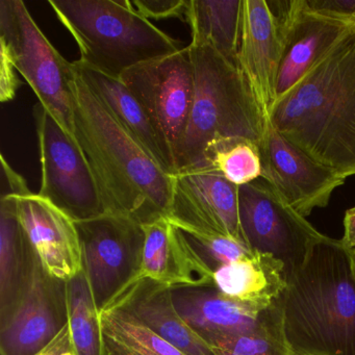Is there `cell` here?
<instances>
[{
    "label": "cell",
    "mask_w": 355,
    "mask_h": 355,
    "mask_svg": "<svg viewBox=\"0 0 355 355\" xmlns=\"http://www.w3.org/2000/svg\"><path fill=\"white\" fill-rule=\"evenodd\" d=\"M268 117L309 159L355 176V26L276 101Z\"/></svg>",
    "instance_id": "1"
},
{
    "label": "cell",
    "mask_w": 355,
    "mask_h": 355,
    "mask_svg": "<svg viewBox=\"0 0 355 355\" xmlns=\"http://www.w3.org/2000/svg\"><path fill=\"white\" fill-rule=\"evenodd\" d=\"M72 91L74 136L92 170L105 214L141 225L167 218L173 175L126 132L76 69Z\"/></svg>",
    "instance_id": "2"
},
{
    "label": "cell",
    "mask_w": 355,
    "mask_h": 355,
    "mask_svg": "<svg viewBox=\"0 0 355 355\" xmlns=\"http://www.w3.org/2000/svg\"><path fill=\"white\" fill-rule=\"evenodd\" d=\"M284 331L296 355H355V277L350 251L325 236L286 276Z\"/></svg>",
    "instance_id": "3"
},
{
    "label": "cell",
    "mask_w": 355,
    "mask_h": 355,
    "mask_svg": "<svg viewBox=\"0 0 355 355\" xmlns=\"http://www.w3.org/2000/svg\"><path fill=\"white\" fill-rule=\"evenodd\" d=\"M194 96L176 157L178 173L205 169L207 149L219 140L244 138L259 144L266 118L239 66L213 47L190 43Z\"/></svg>",
    "instance_id": "4"
},
{
    "label": "cell",
    "mask_w": 355,
    "mask_h": 355,
    "mask_svg": "<svg viewBox=\"0 0 355 355\" xmlns=\"http://www.w3.org/2000/svg\"><path fill=\"white\" fill-rule=\"evenodd\" d=\"M49 5L78 44L80 61L116 78L184 49L135 12L130 0H49Z\"/></svg>",
    "instance_id": "5"
},
{
    "label": "cell",
    "mask_w": 355,
    "mask_h": 355,
    "mask_svg": "<svg viewBox=\"0 0 355 355\" xmlns=\"http://www.w3.org/2000/svg\"><path fill=\"white\" fill-rule=\"evenodd\" d=\"M0 45L39 103L76 142L73 64L51 44L21 0H0Z\"/></svg>",
    "instance_id": "6"
},
{
    "label": "cell",
    "mask_w": 355,
    "mask_h": 355,
    "mask_svg": "<svg viewBox=\"0 0 355 355\" xmlns=\"http://www.w3.org/2000/svg\"><path fill=\"white\" fill-rule=\"evenodd\" d=\"M33 113L41 164L39 196L76 222L105 215L98 186L78 143L40 103Z\"/></svg>",
    "instance_id": "7"
},
{
    "label": "cell",
    "mask_w": 355,
    "mask_h": 355,
    "mask_svg": "<svg viewBox=\"0 0 355 355\" xmlns=\"http://www.w3.org/2000/svg\"><path fill=\"white\" fill-rule=\"evenodd\" d=\"M239 218L249 250L279 259L286 276L298 270L326 236L261 178L239 187Z\"/></svg>",
    "instance_id": "8"
},
{
    "label": "cell",
    "mask_w": 355,
    "mask_h": 355,
    "mask_svg": "<svg viewBox=\"0 0 355 355\" xmlns=\"http://www.w3.org/2000/svg\"><path fill=\"white\" fill-rule=\"evenodd\" d=\"M76 223L84 270L101 311L140 276L144 232L135 220L110 214Z\"/></svg>",
    "instance_id": "9"
},
{
    "label": "cell",
    "mask_w": 355,
    "mask_h": 355,
    "mask_svg": "<svg viewBox=\"0 0 355 355\" xmlns=\"http://www.w3.org/2000/svg\"><path fill=\"white\" fill-rule=\"evenodd\" d=\"M120 78L146 110L176 165L194 96L188 47L135 66Z\"/></svg>",
    "instance_id": "10"
},
{
    "label": "cell",
    "mask_w": 355,
    "mask_h": 355,
    "mask_svg": "<svg viewBox=\"0 0 355 355\" xmlns=\"http://www.w3.org/2000/svg\"><path fill=\"white\" fill-rule=\"evenodd\" d=\"M67 323V282L49 275L36 257L16 298L0 309V353L36 354Z\"/></svg>",
    "instance_id": "11"
},
{
    "label": "cell",
    "mask_w": 355,
    "mask_h": 355,
    "mask_svg": "<svg viewBox=\"0 0 355 355\" xmlns=\"http://www.w3.org/2000/svg\"><path fill=\"white\" fill-rule=\"evenodd\" d=\"M268 3L284 39V55L277 82L278 99L354 28L355 18L320 11L311 7L309 0H279Z\"/></svg>",
    "instance_id": "12"
},
{
    "label": "cell",
    "mask_w": 355,
    "mask_h": 355,
    "mask_svg": "<svg viewBox=\"0 0 355 355\" xmlns=\"http://www.w3.org/2000/svg\"><path fill=\"white\" fill-rule=\"evenodd\" d=\"M257 147L261 180L303 217L327 207L334 191L346 182L338 172L315 163L293 146L274 128L269 117Z\"/></svg>",
    "instance_id": "13"
},
{
    "label": "cell",
    "mask_w": 355,
    "mask_h": 355,
    "mask_svg": "<svg viewBox=\"0 0 355 355\" xmlns=\"http://www.w3.org/2000/svg\"><path fill=\"white\" fill-rule=\"evenodd\" d=\"M167 220L182 230L222 234L245 244L239 218V187L211 169L174 174Z\"/></svg>",
    "instance_id": "14"
},
{
    "label": "cell",
    "mask_w": 355,
    "mask_h": 355,
    "mask_svg": "<svg viewBox=\"0 0 355 355\" xmlns=\"http://www.w3.org/2000/svg\"><path fill=\"white\" fill-rule=\"evenodd\" d=\"M14 198L24 236L47 273L65 282L78 275L84 261L76 221L38 194Z\"/></svg>",
    "instance_id": "15"
},
{
    "label": "cell",
    "mask_w": 355,
    "mask_h": 355,
    "mask_svg": "<svg viewBox=\"0 0 355 355\" xmlns=\"http://www.w3.org/2000/svg\"><path fill=\"white\" fill-rule=\"evenodd\" d=\"M284 39L266 0H242L238 65L248 80L265 117L277 99Z\"/></svg>",
    "instance_id": "16"
},
{
    "label": "cell",
    "mask_w": 355,
    "mask_h": 355,
    "mask_svg": "<svg viewBox=\"0 0 355 355\" xmlns=\"http://www.w3.org/2000/svg\"><path fill=\"white\" fill-rule=\"evenodd\" d=\"M144 246L139 278L172 288L214 286V270L182 230L162 218L143 224Z\"/></svg>",
    "instance_id": "17"
},
{
    "label": "cell",
    "mask_w": 355,
    "mask_h": 355,
    "mask_svg": "<svg viewBox=\"0 0 355 355\" xmlns=\"http://www.w3.org/2000/svg\"><path fill=\"white\" fill-rule=\"evenodd\" d=\"M110 304L130 311L187 354L214 355L209 343L178 313L170 286L147 278H138L107 305Z\"/></svg>",
    "instance_id": "18"
},
{
    "label": "cell",
    "mask_w": 355,
    "mask_h": 355,
    "mask_svg": "<svg viewBox=\"0 0 355 355\" xmlns=\"http://www.w3.org/2000/svg\"><path fill=\"white\" fill-rule=\"evenodd\" d=\"M72 63L85 84L126 132L150 153L163 169L172 175L176 174L175 162L153 120L121 78L94 69L80 60Z\"/></svg>",
    "instance_id": "19"
},
{
    "label": "cell",
    "mask_w": 355,
    "mask_h": 355,
    "mask_svg": "<svg viewBox=\"0 0 355 355\" xmlns=\"http://www.w3.org/2000/svg\"><path fill=\"white\" fill-rule=\"evenodd\" d=\"M172 295L178 313L207 342L251 329L263 311L228 298L214 286L172 288Z\"/></svg>",
    "instance_id": "20"
},
{
    "label": "cell",
    "mask_w": 355,
    "mask_h": 355,
    "mask_svg": "<svg viewBox=\"0 0 355 355\" xmlns=\"http://www.w3.org/2000/svg\"><path fill=\"white\" fill-rule=\"evenodd\" d=\"M214 286L228 298L265 311L286 290V268L272 255L250 251L215 270Z\"/></svg>",
    "instance_id": "21"
},
{
    "label": "cell",
    "mask_w": 355,
    "mask_h": 355,
    "mask_svg": "<svg viewBox=\"0 0 355 355\" xmlns=\"http://www.w3.org/2000/svg\"><path fill=\"white\" fill-rule=\"evenodd\" d=\"M191 43L213 47L238 65L242 0H189L187 19Z\"/></svg>",
    "instance_id": "22"
},
{
    "label": "cell",
    "mask_w": 355,
    "mask_h": 355,
    "mask_svg": "<svg viewBox=\"0 0 355 355\" xmlns=\"http://www.w3.org/2000/svg\"><path fill=\"white\" fill-rule=\"evenodd\" d=\"M36 254L15 213L13 195L0 199V309L11 304L26 284Z\"/></svg>",
    "instance_id": "23"
},
{
    "label": "cell",
    "mask_w": 355,
    "mask_h": 355,
    "mask_svg": "<svg viewBox=\"0 0 355 355\" xmlns=\"http://www.w3.org/2000/svg\"><path fill=\"white\" fill-rule=\"evenodd\" d=\"M109 355H189L117 305L101 311Z\"/></svg>",
    "instance_id": "24"
},
{
    "label": "cell",
    "mask_w": 355,
    "mask_h": 355,
    "mask_svg": "<svg viewBox=\"0 0 355 355\" xmlns=\"http://www.w3.org/2000/svg\"><path fill=\"white\" fill-rule=\"evenodd\" d=\"M207 343L214 355H296L284 331L280 297L263 311L251 329Z\"/></svg>",
    "instance_id": "25"
},
{
    "label": "cell",
    "mask_w": 355,
    "mask_h": 355,
    "mask_svg": "<svg viewBox=\"0 0 355 355\" xmlns=\"http://www.w3.org/2000/svg\"><path fill=\"white\" fill-rule=\"evenodd\" d=\"M68 324L76 355H109L101 323L86 272L67 282Z\"/></svg>",
    "instance_id": "26"
},
{
    "label": "cell",
    "mask_w": 355,
    "mask_h": 355,
    "mask_svg": "<svg viewBox=\"0 0 355 355\" xmlns=\"http://www.w3.org/2000/svg\"><path fill=\"white\" fill-rule=\"evenodd\" d=\"M205 169L218 172L238 187L250 184L261 176L259 147L244 138L217 141L207 149Z\"/></svg>",
    "instance_id": "27"
},
{
    "label": "cell",
    "mask_w": 355,
    "mask_h": 355,
    "mask_svg": "<svg viewBox=\"0 0 355 355\" xmlns=\"http://www.w3.org/2000/svg\"><path fill=\"white\" fill-rule=\"evenodd\" d=\"M182 232L211 266L214 272L218 268L228 265L250 252L246 244L230 236L196 230Z\"/></svg>",
    "instance_id": "28"
},
{
    "label": "cell",
    "mask_w": 355,
    "mask_h": 355,
    "mask_svg": "<svg viewBox=\"0 0 355 355\" xmlns=\"http://www.w3.org/2000/svg\"><path fill=\"white\" fill-rule=\"evenodd\" d=\"M130 3L135 12L149 21L187 19L189 0H130Z\"/></svg>",
    "instance_id": "29"
},
{
    "label": "cell",
    "mask_w": 355,
    "mask_h": 355,
    "mask_svg": "<svg viewBox=\"0 0 355 355\" xmlns=\"http://www.w3.org/2000/svg\"><path fill=\"white\" fill-rule=\"evenodd\" d=\"M17 70L8 53L7 49L0 45V101L8 103L15 98L22 82L18 78Z\"/></svg>",
    "instance_id": "30"
},
{
    "label": "cell",
    "mask_w": 355,
    "mask_h": 355,
    "mask_svg": "<svg viewBox=\"0 0 355 355\" xmlns=\"http://www.w3.org/2000/svg\"><path fill=\"white\" fill-rule=\"evenodd\" d=\"M1 178H3L1 197L9 196V195L26 196V195L32 194L26 180L9 165L3 155H1Z\"/></svg>",
    "instance_id": "31"
},
{
    "label": "cell",
    "mask_w": 355,
    "mask_h": 355,
    "mask_svg": "<svg viewBox=\"0 0 355 355\" xmlns=\"http://www.w3.org/2000/svg\"><path fill=\"white\" fill-rule=\"evenodd\" d=\"M70 346H71V336H70L69 324L67 323L49 345L34 355H64Z\"/></svg>",
    "instance_id": "32"
},
{
    "label": "cell",
    "mask_w": 355,
    "mask_h": 355,
    "mask_svg": "<svg viewBox=\"0 0 355 355\" xmlns=\"http://www.w3.org/2000/svg\"><path fill=\"white\" fill-rule=\"evenodd\" d=\"M340 241L349 250H355V207L345 214L344 234Z\"/></svg>",
    "instance_id": "33"
},
{
    "label": "cell",
    "mask_w": 355,
    "mask_h": 355,
    "mask_svg": "<svg viewBox=\"0 0 355 355\" xmlns=\"http://www.w3.org/2000/svg\"><path fill=\"white\" fill-rule=\"evenodd\" d=\"M349 251H350L351 265H352L353 274H354L355 277V250Z\"/></svg>",
    "instance_id": "34"
},
{
    "label": "cell",
    "mask_w": 355,
    "mask_h": 355,
    "mask_svg": "<svg viewBox=\"0 0 355 355\" xmlns=\"http://www.w3.org/2000/svg\"><path fill=\"white\" fill-rule=\"evenodd\" d=\"M64 355H76V351H74L73 347L70 346V348L64 353Z\"/></svg>",
    "instance_id": "35"
}]
</instances>
